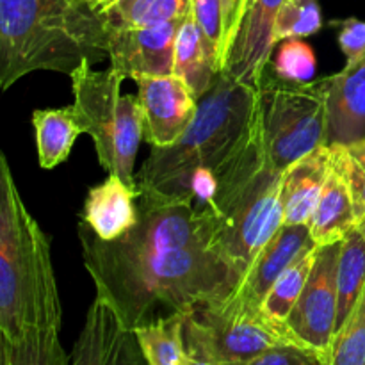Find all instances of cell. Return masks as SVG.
Here are the masks:
<instances>
[{"label": "cell", "mask_w": 365, "mask_h": 365, "mask_svg": "<svg viewBox=\"0 0 365 365\" xmlns=\"http://www.w3.org/2000/svg\"><path fill=\"white\" fill-rule=\"evenodd\" d=\"M138 207L135 227L114 241H102L82 221L77 227L96 296L109 303L125 330L159 319V310L187 314L237 291L241 273L214 252L191 202L139 195Z\"/></svg>", "instance_id": "obj_1"}, {"label": "cell", "mask_w": 365, "mask_h": 365, "mask_svg": "<svg viewBox=\"0 0 365 365\" xmlns=\"http://www.w3.org/2000/svg\"><path fill=\"white\" fill-rule=\"evenodd\" d=\"M109 57V31L88 0H0V88L32 71L70 77Z\"/></svg>", "instance_id": "obj_2"}, {"label": "cell", "mask_w": 365, "mask_h": 365, "mask_svg": "<svg viewBox=\"0 0 365 365\" xmlns=\"http://www.w3.org/2000/svg\"><path fill=\"white\" fill-rule=\"evenodd\" d=\"M214 198L198 210L210 246L245 274L284 225L282 171L271 164L259 114L237 152L217 170Z\"/></svg>", "instance_id": "obj_3"}, {"label": "cell", "mask_w": 365, "mask_h": 365, "mask_svg": "<svg viewBox=\"0 0 365 365\" xmlns=\"http://www.w3.org/2000/svg\"><path fill=\"white\" fill-rule=\"evenodd\" d=\"M257 114V88L217 73L198 98V113L184 135L171 146H152L135 177L139 195L191 202V178L198 170L217 173L234 155Z\"/></svg>", "instance_id": "obj_4"}, {"label": "cell", "mask_w": 365, "mask_h": 365, "mask_svg": "<svg viewBox=\"0 0 365 365\" xmlns=\"http://www.w3.org/2000/svg\"><path fill=\"white\" fill-rule=\"evenodd\" d=\"M59 289L50 241L21 200L7 157L0 155V331L16 339L31 328H61Z\"/></svg>", "instance_id": "obj_5"}, {"label": "cell", "mask_w": 365, "mask_h": 365, "mask_svg": "<svg viewBox=\"0 0 365 365\" xmlns=\"http://www.w3.org/2000/svg\"><path fill=\"white\" fill-rule=\"evenodd\" d=\"M73 110L95 143L98 163L109 175L138 189L134 166L143 141V114L138 95H123L125 77L109 70L96 71L84 61L70 75Z\"/></svg>", "instance_id": "obj_6"}, {"label": "cell", "mask_w": 365, "mask_h": 365, "mask_svg": "<svg viewBox=\"0 0 365 365\" xmlns=\"http://www.w3.org/2000/svg\"><path fill=\"white\" fill-rule=\"evenodd\" d=\"M328 77L287 82L267 66L257 86V114L271 164L284 173L291 164L327 145Z\"/></svg>", "instance_id": "obj_7"}, {"label": "cell", "mask_w": 365, "mask_h": 365, "mask_svg": "<svg viewBox=\"0 0 365 365\" xmlns=\"http://www.w3.org/2000/svg\"><path fill=\"white\" fill-rule=\"evenodd\" d=\"M185 319L202 334L221 365H242L277 346H302L285 324L274 323L262 307L248 305L235 292L195 307Z\"/></svg>", "instance_id": "obj_8"}, {"label": "cell", "mask_w": 365, "mask_h": 365, "mask_svg": "<svg viewBox=\"0 0 365 365\" xmlns=\"http://www.w3.org/2000/svg\"><path fill=\"white\" fill-rule=\"evenodd\" d=\"M341 245L342 241L317 248V259L309 282L285 319V327L292 337L303 348L323 356L324 364L337 323V269Z\"/></svg>", "instance_id": "obj_9"}, {"label": "cell", "mask_w": 365, "mask_h": 365, "mask_svg": "<svg viewBox=\"0 0 365 365\" xmlns=\"http://www.w3.org/2000/svg\"><path fill=\"white\" fill-rule=\"evenodd\" d=\"M138 102L143 139L152 146H171L187 132L198 113V98L177 75L139 77Z\"/></svg>", "instance_id": "obj_10"}, {"label": "cell", "mask_w": 365, "mask_h": 365, "mask_svg": "<svg viewBox=\"0 0 365 365\" xmlns=\"http://www.w3.org/2000/svg\"><path fill=\"white\" fill-rule=\"evenodd\" d=\"M184 18L150 27L109 31L110 68L132 81L173 75L175 41Z\"/></svg>", "instance_id": "obj_11"}, {"label": "cell", "mask_w": 365, "mask_h": 365, "mask_svg": "<svg viewBox=\"0 0 365 365\" xmlns=\"http://www.w3.org/2000/svg\"><path fill=\"white\" fill-rule=\"evenodd\" d=\"M285 0H248L237 29L225 73L234 81L257 88L271 63L274 24Z\"/></svg>", "instance_id": "obj_12"}, {"label": "cell", "mask_w": 365, "mask_h": 365, "mask_svg": "<svg viewBox=\"0 0 365 365\" xmlns=\"http://www.w3.org/2000/svg\"><path fill=\"white\" fill-rule=\"evenodd\" d=\"M327 145H349L365 138V53L328 77Z\"/></svg>", "instance_id": "obj_13"}, {"label": "cell", "mask_w": 365, "mask_h": 365, "mask_svg": "<svg viewBox=\"0 0 365 365\" xmlns=\"http://www.w3.org/2000/svg\"><path fill=\"white\" fill-rule=\"evenodd\" d=\"M314 246L316 242L310 237L309 225H282L255 257L235 294L248 305L262 307L278 277Z\"/></svg>", "instance_id": "obj_14"}, {"label": "cell", "mask_w": 365, "mask_h": 365, "mask_svg": "<svg viewBox=\"0 0 365 365\" xmlns=\"http://www.w3.org/2000/svg\"><path fill=\"white\" fill-rule=\"evenodd\" d=\"M138 198L139 189L125 184L116 175H109L102 184L89 189L81 221L102 241L120 239L138 223Z\"/></svg>", "instance_id": "obj_15"}, {"label": "cell", "mask_w": 365, "mask_h": 365, "mask_svg": "<svg viewBox=\"0 0 365 365\" xmlns=\"http://www.w3.org/2000/svg\"><path fill=\"white\" fill-rule=\"evenodd\" d=\"M331 171V148L319 146L282 173L284 225H309Z\"/></svg>", "instance_id": "obj_16"}, {"label": "cell", "mask_w": 365, "mask_h": 365, "mask_svg": "<svg viewBox=\"0 0 365 365\" xmlns=\"http://www.w3.org/2000/svg\"><path fill=\"white\" fill-rule=\"evenodd\" d=\"M217 73H221V68L216 53L196 24L192 11H189L178 27L175 41L173 75L185 82L192 95L200 98L209 91Z\"/></svg>", "instance_id": "obj_17"}, {"label": "cell", "mask_w": 365, "mask_h": 365, "mask_svg": "<svg viewBox=\"0 0 365 365\" xmlns=\"http://www.w3.org/2000/svg\"><path fill=\"white\" fill-rule=\"evenodd\" d=\"M353 227H356V212L351 191L346 178L331 163L328 180L309 221L310 237L316 246L334 245L341 242Z\"/></svg>", "instance_id": "obj_18"}, {"label": "cell", "mask_w": 365, "mask_h": 365, "mask_svg": "<svg viewBox=\"0 0 365 365\" xmlns=\"http://www.w3.org/2000/svg\"><path fill=\"white\" fill-rule=\"evenodd\" d=\"M125 331L120 317L100 296L93 299L70 355V365H109Z\"/></svg>", "instance_id": "obj_19"}, {"label": "cell", "mask_w": 365, "mask_h": 365, "mask_svg": "<svg viewBox=\"0 0 365 365\" xmlns=\"http://www.w3.org/2000/svg\"><path fill=\"white\" fill-rule=\"evenodd\" d=\"M32 125L36 132L39 166L43 170H52L64 163L70 157L78 135L84 134L73 106L34 110Z\"/></svg>", "instance_id": "obj_20"}, {"label": "cell", "mask_w": 365, "mask_h": 365, "mask_svg": "<svg viewBox=\"0 0 365 365\" xmlns=\"http://www.w3.org/2000/svg\"><path fill=\"white\" fill-rule=\"evenodd\" d=\"M132 331L148 365H189L185 314H170Z\"/></svg>", "instance_id": "obj_21"}, {"label": "cell", "mask_w": 365, "mask_h": 365, "mask_svg": "<svg viewBox=\"0 0 365 365\" xmlns=\"http://www.w3.org/2000/svg\"><path fill=\"white\" fill-rule=\"evenodd\" d=\"M365 289V221L356 223L346 234L341 245L337 269V323L335 331L342 327L346 317L360 299Z\"/></svg>", "instance_id": "obj_22"}, {"label": "cell", "mask_w": 365, "mask_h": 365, "mask_svg": "<svg viewBox=\"0 0 365 365\" xmlns=\"http://www.w3.org/2000/svg\"><path fill=\"white\" fill-rule=\"evenodd\" d=\"M191 11V0H113L98 11L107 31L150 27L180 20Z\"/></svg>", "instance_id": "obj_23"}, {"label": "cell", "mask_w": 365, "mask_h": 365, "mask_svg": "<svg viewBox=\"0 0 365 365\" xmlns=\"http://www.w3.org/2000/svg\"><path fill=\"white\" fill-rule=\"evenodd\" d=\"M61 328H31L16 339H2V365H70Z\"/></svg>", "instance_id": "obj_24"}, {"label": "cell", "mask_w": 365, "mask_h": 365, "mask_svg": "<svg viewBox=\"0 0 365 365\" xmlns=\"http://www.w3.org/2000/svg\"><path fill=\"white\" fill-rule=\"evenodd\" d=\"M191 11L223 71L239 29L235 0H191Z\"/></svg>", "instance_id": "obj_25"}, {"label": "cell", "mask_w": 365, "mask_h": 365, "mask_svg": "<svg viewBox=\"0 0 365 365\" xmlns=\"http://www.w3.org/2000/svg\"><path fill=\"white\" fill-rule=\"evenodd\" d=\"M317 248L319 246H314V248L307 250L303 255H299L284 273L278 277V280L274 282L273 287L269 289L267 296L262 302V310L269 319H273L274 323L285 324V319L291 314V310L294 309L296 302L302 296L303 289H305L307 282H309L310 273L314 269V264L317 259Z\"/></svg>", "instance_id": "obj_26"}, {"label": "cell", "mask_w": 365, "mask_h": 365, "mask_svg": "<svg viewBox=\"0 0 365 365\" xmlns=\"http://www.w3.org/2000/svg\"><path fill=\"white\" fill-rule=\"evenodd\" d=\"M327 365H365V289L351 314L334 334Z\"/></svg>", "instance_id": "obj_27"}, {"label": "cell", "mask_w": 365, "mask_h": 365, "mask_svg": "<svg viewBox=\"0 0 365 365\" xmlns=\"http://www.w3.org/2000/svg\"><path fill=\"white\" fill-rule=\"evenodd\" d=\"M323 27V16L317 0H285L274 24V45L285 39H302Z\"/></svg>", "instance_id": "obj_28"}, {"label": "cell", "mask_w": 365, "mask_h": 365, "mask_svg": "<svg viewBox=\"0 0 365 365\" xmlns=\"http://www.w3.org/2000/svg\"><path fill=\"white\" fill-rule=\"evenodd\" d=\"M331 163L346 178L355 203L356 223L365 221V138L349 145H331Z\"/></svg>", "instance_id": "obj_29"}, {"label": "cell", "mask_w": 365, "mask_h": 365, "mask_svg": "<svg viewBox=\"0 0 365 365\" xmlns=\"http://www.w3.org/2000/svg\"><path fill=\"white\" fill-rule=\"evenodd\" d=\"M317 59L310 45L299 39H285L271 63L274 73L287 82H310L316 75Z\"/></svg>", "instance_id": "obj_30"}, {"label": "cell", "mask_w": 365, "mask_h": 365, "mask_svg": "<svg viewBox=\"0 0 365 365\" xmlns=\"http://www.w3.org/2000/svg\"><path fill=\"white\" fill-rule=\"evenodd\" d=\"M242 365H327L324 359L312 349L302 346H277L260 353Z\"/></svg>", "instance_id": "obj_31"}, {"label": "cell", "mask_w": 365, "mask_h": 365, "mask_svg": "<svg viewBox=\"0 0 365 365\" xmlns=\"http://www.w3.org/2000/svg\"><path fill=\"white\" fill-rule=\"evenodd\" d=\"M339 46L346 59L355 61L365 53V21L359 18H346L337 21Z\"/></svg>", "instance_id": "obj_32"}, {"label": "cell", "mask_w": 365, "mask_h": 365, "mask_svg": "<svg viewBox=\"0 0 365 365\" xmlns=\"http://www.w3.org/2000/svg\"><path fill=\"white\" fill-rule=\"evenodd\" d=\"M109 365H148L134 331L125 330L121 334Z\"/></svg>", "instance_id": "obj_33"}, {"label": "cell", "mask_w": 365, "mask_h": 365, "mask_svg": "<svg viewBox=\"0 0 365 365\" xmlns=\"http://www.w3.org/2000/svg\"><path fill=\"white\" fill-rule=\"evenodd\" d=\"M185 342L189 349V365H221L202 334L192 324H189L187 319H185Z\"/></svg>", "instance_id": "obj_34"}, {"label": "cell", "mask_w": 365, "mask_h": 365, "mask_svg": "<svg viewBox=\"0 0 365 365\" xmlns=\"http://www.w3.org/2000/svg\"><path fill=\"white\" fill-rule=\"evenodd\" d=\"M235 6H237V13H239V25H241L242 14H245L246 6H248V0H235Z\"/></svg>", "instance_id": "obj_35"}, {"label": "cell", "mask_w": 365, "mask_h": 365, "mask_svg": "<svg viewBox=\"0 0 365 365\" xmlns=\"http://www.w3.org/2000/svg\"><path fill=\"white\" fill-rule=\"evenodd\" d=\"M88 2L91 4L93 9H95L96 13H98V11L102 9V7H106L107 4H110V2H113V0H88Z\"/></svg>", "instance_id": "obj_36"}]
</instances>
